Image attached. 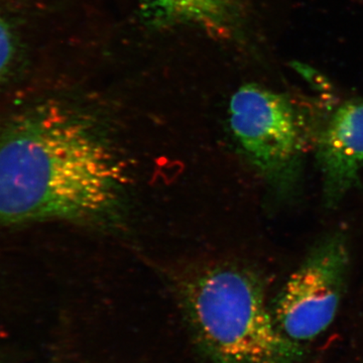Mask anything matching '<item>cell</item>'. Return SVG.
Returning <instances> with one entry per match:
<instances>
[{"label": "cell", "instance_id": "obj_1", "mask_svg": "<svg viewBox=\"0 0 363 363\" xmlns=\"http://www.w3.org/2000/svg\"><path fill=\"white\" fill-rule=\"evenodd\" d=\"M125 168L88 114L45 107L0 133V221L106 218L121 202Z\"/></svg>", "mask_w": 363, "mask_h": 363}, {"label": "cell", "instance_id": "obj_2", "mask_svg": "<svg viewBox=\"0 0 363 363\" xmlns=\"http://www.w3.org/2000/svg\"><path fill=\"white\" fill-rule=\"evenodd\" d=\"M196 342L212 363H301L303 350L279 330L260 279L231 264L194 267L175 281Z\"/></svg>", "mask_w": 363, "mask_h": 363}, {"label": "cell", "instance_id": "obj_3", "mask_svg": "<svg viewBox=\"0 0 363 363\" xmlns=\"http://www.w3.org/2000/svg\"><path fill=\"white\" fill-rule=\"evenodd\" d=\"M234 140L274 196L297 194L309 130L304 114L291 98L257 84L243 85L229 102Z\"/></svg>", "mask_w": 363, "mask_h": 363}, {"label": "cell", "instance_id": "obj_4", "mask_svg": "<svg viewBox=\"0 0 363 363\" xmlns=\"http://www.w3.org/2000/svg\"><path fill=\"white\" fill-rule=\"evenodd\" d=\"M346 236H325L286 281L274 304L279 330L302 344L317 338L333 323L345 292L350 269Z\"/></svg>", "mask_w": 363, "mask_h": 363}, {"label": "cell", "instance_id": "obj_5", "mask_svg": "<svg viewBox=\"0 0 363 363\" xmlns=\"http://www.w3.org/2000/svg\"><path fill=\"white\" fill-rule=\"evenodd\" d=\"M316 159L325 205L335 207L363 169V99L344 102L332 114L318 136Z\"/></svg>", "mask_w": 363, "mask_h": 363}, {"label": "cell", "instance_id": "obj_6", "mask_svg": "<svg viewBox=\"0 0 363 363\" xmlns=\"http://www.w3.org/2000/svg\"><path fill=\"white\" fill-rule=\"evenodd\" d=\"M162 20L191 25L216 35H228L240 16L242 0H143Z\"/></svg>", "mask_w": 363, "mask_h": 363}, {"label": "cell", "instance_id": "obj_7", "mask_svg": "<svg viewBox=\"0 0 363 363\" xmlns=\"http://www.w3.org/2000/svg\"><path fill=\"white\" fill-rule=\"evenodd\" d=\"M16 52V42L9 25L0 18V79L11 68Z\"/></svg>", "mask_w": 363, "mask_h": 363}]
</instances>
